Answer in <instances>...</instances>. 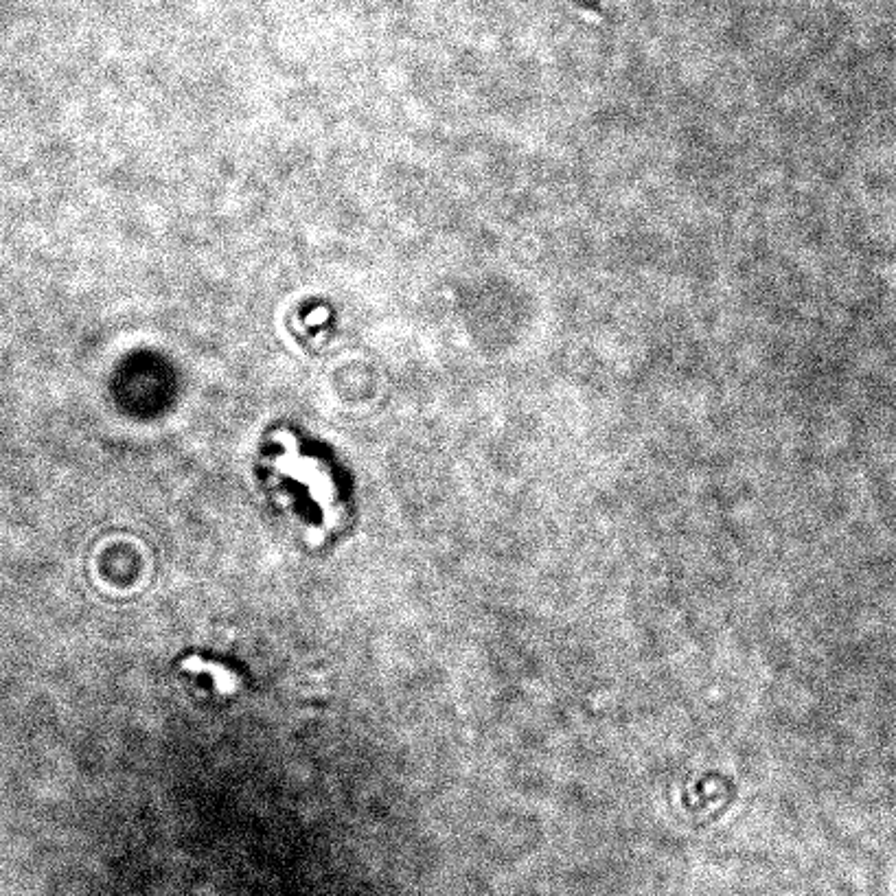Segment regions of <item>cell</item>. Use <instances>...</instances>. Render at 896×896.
Segmentation results:
<instances>
[{
    "mask_svg": "<svg viewBox=\"0 0 896 896\" xmlns=\"http://www.w3.org/2000/svg\"><path fill=\"white\" fill-rule=\"evenodd\" d=\"M182 669L191 671V673L211 675L217 691L226 693V695L235 693V691H237V686H239V677H237L235 673H231L228 669H224V666H220V664L204 662V660H200V658H189V660H185V662H182Z\"/></svg>",
    "mask_w": 896,
    "mask_h": 896,
    "instance_id": "obj_1",
    "label": "cell"
}]
</instances>
